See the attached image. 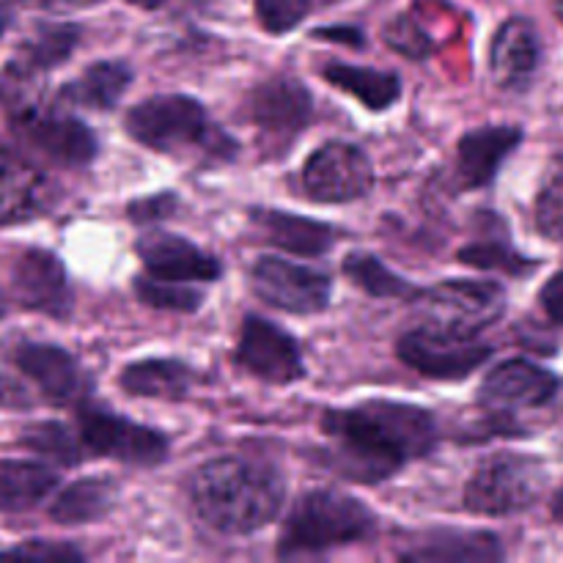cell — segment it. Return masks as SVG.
Masks as SVG:
<instances>
[{
	"label": "cell",
	"mask_w": 563,
	"mask_h": 563,
	"mask_svg": "<svg viewBox=\"0 0 563 563\" xmlns=\"http://www.w3.org/2000/svg\"><path fill=\"white\" fill-rule=\"evenodd\" d=\"M385 38H388L390 47L405 55H412V58H421V55L432 53V38H429V33L412 16H399V20L390 22L385 27Z\"/></svg>",
	"instance_id": "836d02e7"
},
{
	"label": "cell",
	"mask_w": 563,
	"mask_h": 563,
	"mask_svg": "<svg viewBox=\"0 0 563 563\" xmlns=\"http://www.w3.org/2000/svg\"><path fill=\"white\" fill-rule=\"evenodd\" d=\"M317 36L355 44V47H361V44H363V33L355 31V27H328V31H317Z\"/></svg>",
	"instance_id": "60d3db41"
},
{
	"label": "cell",
	"mask_w": 563,
	"mask_h": 563,
	"mask_svg": "<svg viewBox=\"0 0 563 563\" xmlns=\"http://www.w3.org/2000/svg\"><path fill=\"white\" fill-rule=\"evenodd\" d=\"M522 143V130L511 124H489L471 130L456 143V179L467 190L493 185L500 165Z\"/></svg>",
	"instance_id": "ffe728a7"
},
{
	"label": "cell",
	"mask_w": 563,
	"mask_h": 563,
	"mask_svg": "<svg viewBox=\"0 0 563 563\" xmlns=\"http://www.w3.org/2000/svg\"><path fill=\"white\" fill-rule=\"evenodd\" d=\"M247 110H251V121L258 126V132L267 141L280 143V148H286L311 121L313 99L311 91L295 77H273L253 88Z\"/></svg>",
	"instance_id": "5bb4252c"
},
{
	"label": "cell",
	"mask_w": 563,
	"mask_h": 563,
	"mask_svg": "<svg viewBox=\"0 0 563 563\" xmlns=\"http://www.w3.org/2000/svg\"><path fill=\"white\" fill-rule=\"evenodd\" d=\"M550 511H553V517L559 522H563V487L559 489V493H555V498H553V506H550Z\"/></svg>",
	"instance_id": "b9f144b4"
},
{
	"label": "cell",
	"mask_w": 563,
	"mask_h": 563,
	"mask_svg": "<svg viewBox=\"0 0 563 563\" xmlns=\"http://www.w3.org/2000/svg\"><path fill=\"white\" fill-rule=\"evenodd\" d=\"M377 533V515L341 489H311L289 511L278 537L280 559L328 553Z\"/></svg>",
	"instance_id": "277c9868"
},
{
	"label": "cell",
	"mask_w": 563,
	"mask_h": 563,
	"mask_svg": "<svg viewBox=\"0 0 563 563\" xmlns=\"http://www.w3.org/2000/svg\"><path fill=\"white\" fill-rule=\"evenodd\" d=\"M537 218L542 231H548L553 236L563 234V168L548 181V187L539 196Z\"/></svg>",
	"instance_id": "e575fe53"
},
{
	"label": "cell",
	"mask_w": 563,
	"mask_h": 563,
	"mask_svg": "<svg viewBox=\"0 0 563 563\" xmlns=\"http://www.w3.org/2000/svg\"><path fill=\"white\" fill-rule=\"evenodd\" d=\"M132 141L163 154H198L223 163L236 154V143L209 121L207 108L187 93H157L126 113L124 121Z\"/></svg>",
	"instance_id": "3957f363"
},
{
	"label": "cell",
	"mask_w": 563,
	"mask_h": 563,
	"mask_svg": "<svg viewBox=\"0 0 563 563\" xmlns=\"http://www.w3.org/2000/svg\"><path fill=\"white\" fill-rule=\"evenodd\" d=\"M11 286L20 306L47 317L66 319L71 313V289L66 269L55 253L31 247L22 253L11 269Z\"/></svg>",
	"instance_id": "e0dca14e"
},
{
	"label": "cell",
	"mask_w": 563,
	"mask_h": 563,
	"mask_svg": "<svg viewBox=\"0 0 563 563\" xmlns=\"http://www.w3.org/2000/svg\"><path fill=\"white\" fill-rule=\"evenodd\" d=\"M401 559L427 563H487L504 559V548H500L498 537L487 531H445L416 544Z\"/></svg>",
	"instance_id": "484cf974"
},
{
	"label": "cell",
	"mask_w": 563,
	"mask_h": 563,
	"mask_svg": "<svg viewBox=\"0 0 563 563\" xmlns=\"http://www.w3.org/2000/svg\"><path fill=\"white\" fill-rule=\"evenodd\" d=\"M322 75L330 86L355 97L368 110H388L401 97V80L396 71L339 64L335 60V64L324 66Z\"/></svg>",
	"instance_id": "83f0119b"
},
{
	"label": "cell",
	"mask_w": 563,
	"mask_h": 563,
	"mask_svg": "<svg viewBox=\"0 0 563 563\" xmlns=\"http://www.w3.org/2000/svg\"><path fill=\"white\" fill-rule=\"evenodd\" d=\"M132 82V69L124 60H97L80 77L66 82L58 93V104L64 108L86 110H113Z\"/></svg>",
	"instance_id": "cb8c5ba5"
},
{
	"label": "cell",
	"mask_w": 563,
	"mask_h": 563,
	"mask_svg": "<svg viewBox=\"0 0 563 563\" xmlns=\"http://www.w3.org/2000/svg\"><path fill=\"white\" fill-rule=\"evenodd\" d=\"M58 487V476L47 465L25 460H0V511L36 509Z\"/></svg>",
	"instance_id": "4316f807"
},
{
	"label": "cell",
	"mask_w": 563,
	"mask_h": 563,
	"mask_svg": "<svg viewBox=\"0 0 563 563\" xmlns=\"http://www.w3.org/2000/svg\"><path fill=\"white\" fill-rule=\"evenodd\" d=\"M561 240H563V234H561Z\"/></svg>",
	"instance_id": "7dc6e473"
},
{
	"label": "cell",
	"mask_w": 563,
	"mask_h": 563,
	"mask_svg": "<svg viewBox=\"0 0 563 563\" xmlns=\"http://www.w3.org/2000/svg\"><path fill=\"white\" fill-rule=\"evenodd\" d=\"M22 3L42 11H77V9H88V5L99 3V0H22Z\"/></svg>",
	"instance_id": "ab89813d"
},
{
	"label": "cell",
	"mask_w": 563,
	"mask_h": 563,
	"mask_svg": "<svg viewBox=\"0 0 563 563\" xmlns=\"http://www.w3.org/2000/svg\"><path fill=\"white\" fill-rule=\"evenodd\" d=\"M135 247L146 273L157 275V278L181 280V284H209L223 275V264L218 262V256L179 234L146 231Z\"/></svg>",
	"instance_id": "2e32d148"
},
{
	"label": "cell",
	"mask_w": 563,
	"mask_h": 563,
	"mask_svg": "<svg viewBox=\"0 0 563 563\" xmlns=\"http://www.w3.org/2000/svg\"><path fill=\"white\" fill-rule=\"evenodd\" d=\"M190 498L209 528L245 537L267 528L278 517L286 484L275 467L242 456L203 462L190 482Z\"/></svg>",
	"instance_id": "7a4b0ae2"
},
{
	"label": "cell",
	"mask_w": 563,
	"mask_h": 563,
	"mask_svg": "<svg viewBox=\"0 0 563 563\" xmlns=\"http://www.w3.org/2000/svg\"><path fill=\"white\" fill-rule=\"evenodd\" d=\"M135 295L137 300L146 306L159 308V311H174V313H190L198 311L203 302V295L192 286L181 284V280H165L157 275H137L135 278Z\"/></svg>",
	"instance_id": "4dcf8cb0"
},
{
	"label": "cell",
	"mask_w": 563,
	"mask_h": 563,
	"mask_svg": "<svg viewBox=\"0 0 563 563\" xmlns=\"http://www.w3.org/2000/svg\"><path fill=\"white\" fill-rule=\"evenodd\" d=\"M9 25H11V11L5 9L3 3H0V36H3L5 27H9Z\"/></svg>",
	"instance_id": "ee69618b"
},
{
	"label": "cell",
	"mask_w": 563,
	"mask_h": 563,
	"mask_svg": "<svg viewBox=\"0 0 563 563\" xmlns=\"http://www.w3.org/2000/svg\"><path fill=\"white\" fill-rule=\"evenodd\" d=\"M542 64V38L528 16H509L495 31L489 47V71L493 80L506 91H522L531 86Z\"/></svg>",
	"instance_id": "d6986e66"
},
{
	"label": "cell",
	"mask_w": 563,
	"mask_h": 563,
	"mask_svg": "<svg viewBox=\"0 0 563 563\" xmlns=\"http://www.w3.org/2000/svg\"><path fill=\"white\" fill-rule=\"evenodd\" d=\"M126 3H132V5H137V9H159V5L165 3V0H126Z\"/></svg>",
	"instance_id": "7bdbcfd3"
},
{
	"label": "cell",
	"mask_w": 563,
	"mask_h": 563,
	"mask_svg": "<svg viewBox=\"0 0 563 563\" xmlns=\"http://www.w3.org/2000/svg\"><path fill=\"white\" fill-rule=\"evenodd\" d=\"M555 14H559V20L563 22V0H555Z\"/></svg>",
	"instance_id": "f6af8a7d"
},
{
	"label": "cell",
	"mask_w": 563,
	"mask_h": 563,
	"mask_svg": "<svg viewBox=\"0 0 563 563\" xmlns=\"http://www.w3.org/2000/svg\"><path fill=\"white\" fill-rule=\"evenodd\" d=\"M196 374L187 363L170 357H148L135 361L119 374V385L124 394L137 399H165L179 401L192 390Z\"/></svg>",
	"instance_id": "603a6c76"
},
{
	"label": "cell",
	"mask_w": 563,
	"mask_h": 563,
	"mask_svg": "<svg viewBox=\"0 0 563 563\" xmlns=\"http://www.w3.org/2000/svg\"><path fill=\"white\" fill-rule=\"evenodd\" d=\"M344 273L372 297H416L418 291L401 275L390 273L372 253H352L344 258Z\"/></svg>",
	"instance_id": "f546056e"
},
{
	"label": "cell",
	"mask_w": 563,
	"mask_h": 563,
	"mask_svg": "<svg viewBox=\"0 0 563 563\" xmlns=\"http://www.w3.org/2000/svg\"><path fill=\"white\" fill-rule=\"evenodd\" d=\"M396 355L429 379H465L493 357V346L478 335L454 333V330L423 328L407 330L396 344Z\"/></svg>",
	"instance_id": "ba28073f"
},
{
	"label": "cell",
	"mask_w": 563,
	"mask_h": 563,
	"mask_svg": "<svg viewBox=\"0 0 563 563\" xmlns=\"http://www.w3.org/2000/svg\"><path fill=\"white\" fill-rule=\"evenodd\" d=\"M0 559H27V561H82V553L71 544H58V542H33L20 544V548H11L5 553H0Z\"/></svg>",
	"instance_id": "d590c367"
},
{
	"label": "cell",
	"mask_w": 563,
	"mask_h": 563,
	"mask_svg": "<svg viewBox=\"0 0 563 563\" xmlns=\"http://www.w3.org/2000/svg\"><path fill=\"white\" fill-rule=\"evenodd\" d=\"M548 487V467L528 454H493L465 487V509L482 517H509L531 509Z\"/></svg>",
	"instance_id": "5b68a950"
},
{
	"label": "cell",
	"mask_w": 563,
	"mask_h": 563,
	"mask_svg": "<svg viewBox=\"0 0 563 563\" xmlns=\"http://www.w3.org/2000/svg\"><path fill=\"white\" fill-rule=\"evenodd\" d=\"M31 405V396L25 394L20 383L0 374V410H20V407Z\"/></svg>",
	"instance_id": "f35d334b"
},
{
	"label": "cell",
	"mask_w": 563,
	"mask_h": 563,
	"mask_svg": "<svg viewBox=\"0 0 563 563\" xmlns=\"http://www.w3.org/2000/svg\"><path fill=\"white\" fill-rule=\"evenodd\" d=\"M539 300H542L544 313H548L555 324H563V269L561 273H555L553 278L542 286Z\"/></svg>",
	"instance_id": "8d00e7d4"
},
{
	"label": "cell",
	"mask_w": 563,
	"mask_h": 563,
	"mask_svg": "<svg viewBox=\"0 0 563 563\" xmlns=\"http://www.w3.org/2000/svg\"><path fill=\"white\" fill-rule=\"evenodd\" d=\"M14 363L55 405H77L86 399V374L64 346L22 341L14 350Z\"/></svg>",
	"instance_id": "ac0fdd59"
},
{
	"label": "cell",
	"mask_w": 563,
	"mask_h": 563,
	"mask_svg": "<svg viewBox=\"0 0 563 563\" xmlns=\"http://www.w3.org/2000/svg\"><path fill=\"white\" fill-rule=\"evenodd\" d=\"M427 324L478 335L506 311V291L495 280H443L421 295Z\"/></svg>",
	"instance_id": "9c48e42d"
},
{
	"label": "cell",
	"mask_w": 563,
	"mask_h": 563,
	"mask_svg": "<svg viewBox=\"0 0 563 563\" xmlns=\"http://www.w3.org/2000/svg\"><path fill=\"white\" fill-rule=\"evenodd\" d=\"M313 11L311 0H256V16L262 27L275 36L295 31Z\"/></svg>",
	"instance_id": "d6a6232c"
},
{
	"label": "cell",
	"mask_w": 563,
	"mask_h": 563,
	"mask_svg": "<svg viewBox=\"0 0 563 563\" xmlns=\"http://www.w3.org/2000/svg\"><path fill=\"white\" fill-rule=\"evenodd\" d=\"M555 394H559V379L553 372L515 357V361H504L500 366H495L484 377L478 401L484 410L511 416V412L544 407Z\"/></svg>",
	"instance_id": "9a60e30c"
},
{
	"label": "cell",
	"mask_w": 563,
	"mask_h": 563,
	"mask_svg": "<svg viewBox=\"0 0 563 563\" xmlns=\"http://www.w3.org/2000/svg\"><path fill=\"white\" fill-rule=\"evenodd\" d=\"M460 262L478 269H500V273L509 275H522L537 267V262H528L526 256L515 253L511 247L500 245V242H476V245L462 247Z\"/></svg>",
	"instance_id": "1f68e13d"
},
{
	"label": "cell",
	"mask_w": 563,
	"mask_h": 563,
	"mask_svg": "<svg viewBox=\"0 0 563 563\" xmlns=\"http://www.w3.org/2000/svg\"><path fill=\"white\" fill-rule=\"evenodd\" d=\"M77 434L91 456L124 462V465L152 467L168 456V440L157 429L121 418L108 405L77 401Z\"/></svg>",
	"instance_id": "52a82bcc"
},
{
	"label": "cell",
	"mask_w": 563,
	"mask_h": 563,
	"mask_svg": "<svg viewBox=\"0 0 563 563\" xmlns=\"http://www.w3.org/2000/svg\"><path fill=\"white\" fill-rule=\"evenodd\" d=\"M251 286L267 306L297 317L322 313L330 306V291H333L328 273L286 262L280 256L258 258L251 269Z\"/></svg>",
	"instance_id": "8fae6325"
},
{
	"label": "cell",
	"mask_w": 563,
	"mask_h": 563,
	"mask_svg": "<svg viewBox=\"0 0 563 563\" xmlns=\"http://www.w3.org/2000/svg\"><path fill=\"white\" fill-rule=\"evenodd\" d=\"M322 429L333 440L330 465L344 478L377 484L407 462L423 460L438 445V423L423 407L372 399L324 412Z\"/></svg>",
	"instance_id": "6da1fadb"
},
{
	"label": "cell",
	"mask_w": 563,
	"mask_h": 563,
	"mask_svg": "<svg viewBox=\"0 0 563 563\" xmlns=\"http://www.w3.org/2000/svg\"><path fill=\"white\" fill-rule=\"evenodd\" d=\"M176 198L174 196H157V198H146L141 203H132L130 207V218L135 220H152V218H163L174 209Z\"/></svg>",
	"instance_id": "74e56055"
},
{
	"label": "cell",
	"mask_w": 563,
	"mask_h": 563,
	"mask_svg": "<svg viewBox=\"0 0 563 563\" xmlns=\"http://www.w3.org/2000/svg\"><path fill=\"white\" fill-rule=\"evenodd\" d=\"M251 220L262 240L286 253H297V256H322L335 242V231L328 223L280 212V209H256Z\"/></svg>",
	"instance_id": "7402d4cb"
},
{
	"label": "cell",
	"mask_w": 563,
	"mask_h": 563,
	"mask_svg": "<svg viewBox=\"0 0 563 563\" xmlns=\"http://www.w3.org/2000/svg\"><path fill=\"white\" fill-rule=\"evenodd\" d=\"M22 445L31 449L33 454L44 456V460L64 467L80 465V462L88 456V451L82 449L77 429L66 427V423H58V421H44V423H33V427H27L25 434H22Z\"/></svg>",
	"instance_id": "f1b7e54d"
},
{
	"label": "cell",
	"mask_w": 563,
	"mask_h": 563,
	"mask_svg": "<svg viewBox=\"0 0 563 563\" xmlns=\"http://www.w3.org/2000/svg\"><path fill=\"white\" fill-rule=\"evenodd\" d=\"M16 135L64 168H86L97 159L99 141L91 126L69 113L64 104H44L36 97L9 104Z\"/></svg>",
	"instance_id": "8992f818"
},
{
	"label": "cell",
	"mask_w": 563,
	"mask_h": 563,
	"mask_svg": "<svg viewBox=\"0 0 563 563\" xmlns=\"http://www.w3.org/2000/svg\"><path fill=\"white\" fill-rule=\"evenodd\" d=\"M119 504V482L108 476H88L60 489L49 506V517L60 526H82L108 517Z\"/></svg>",
	"instance_id": "d4e9b609"
},
{
	"label": "cell",
	"mask_w": 563,
	"mask_h": 563,
	"mask_svg": "<svg viewBox=\"0 0 563 563\" xmlns=\"http://www.w3.org/2000/svg\"><path fill=\"white\" fill-rule=\"evenodd\" d=\"M5 313V297H3V291H0V317H3Z\"/></svg>",
	"instance_id": "bcb514c9"
},
{
	"label": "cell",
	"mask_w": 563,
	"mask_h": 563,
	"mask_svg": "<svg viewBox=\"0 0 563 563\" xmlns=\"http://www.w3.org/2000/svg\"><path fill=\"white\" fill-rule=\"evenodd\" d=\"M80 33L82 31L77 25L58 22V25H42L31 38H25L3 69V75H0V97H3V102L16 104L33 99V86L69 60V55L80 44Z\"/></svg>",
	"instance_id": "7c38bea8"
},
{
	"label": "cell",
	"mask_w": 563,
	"mask_h": 563,
	"mask_svg": "<svg viewBox=\"0 0 563 563\" xmlns=\"http://www.w3.org/2000/svg\"><path fill=\"white\" fill-rule=\"evenodd\" d=\"M372 187V159L355 143H324L302 165V190L311 201L350 203L368 196Z\"/></svg>",
	"instance_id": "30bf717a"
},
{
	"label": "cell",
	"mask_w": 563,
	"mask_h": 563,
	"mask_svg": "<svg viewBox=\"0 0 563 563\" xmlns=\"http://www.w3.org/2000/svg\"><path fill=\"white\" fill-rule=\"evenodd\" d=\"M234 361L247 374L269 385H291L306 377L297 341L284 328L256 313H247L242 322Z\"/></svg>",
	"instance_id": "4fadbf2b"
},
{
	"label": "cell",
	"mask_w": 563,
	"mask_h": 563,
	"mask_svg": "<svg viewBox=\"0 0 563 563\" xmlns=\"http://www.w3.org/2000/svg\"><path fill=\"white\" fill-rule=\"evenodd\" d=\"M53 201L49 181L16 154L0 148V225L25 223Z\"/></svg>",
	"instance_id": "44dd1931"
}]
</instances>
